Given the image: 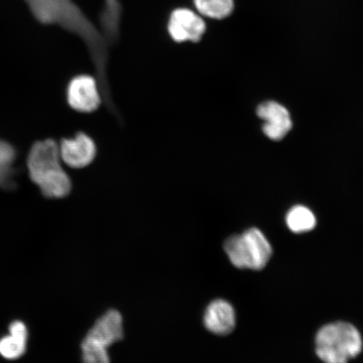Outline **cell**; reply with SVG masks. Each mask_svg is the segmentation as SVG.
<instances>
[{"label": "cell", "mask_w": 363, "mask_h": 363, "mask_svg": "<svg viewBox=\"0 0 363 363\" xmlns=\"http://www.w3.org/2000/svg\"><path fill=\"white\" fill-rule=\"evenodd\" d=\"M61 162L56 140H40L30 149L27 157L30 178L45 198L62 199L71 192L72 181Z\"/></svg>", "instance_id": "cell-1"}, {"label": "cell", "mask_w": 363, "mask_h": 363, "mask_svg": "<svg viewBox=\"0 0 363 363\" xmlns=\"http://www.w3.org/2000/svg\"><path fill=\"white\" fill-rule=\"evenodd\" d=\"M318 357L325 363H347L362 352L359 331L346 322L326 325L317 333Z\"/></svg>", "instance_id": "cell-2"}, {"label": "cell", "mask_w": 363, "mask_h": 363, "mask_svg": "<svg viewBox=\"0 0 363 363\" xmlns=\"http://www.w3.org/2000/svg\"><path fill=\"white\" fill-rule=\"evenodd\" d=\"M225 251L233 264L238 269H262L272 256V247L262 231L249 229L225 240Z\"/></svg>", "instance_id": "cell-3"}, {"label": "cell", "mask_w": 363, "mask_h": 363, "mask_svg": "<svg viewBox=\"0 0 363 363\" xmlns=\"http://www.w3.org/2000/svg\"><path fill=\"white\" fill-rule=\"evenodd\" d=\"M66 94L68 106L77 112L93 113L103 104L98 81L91 75L74 77L67 84Z\"/></svg>", "instance_id": "cell-4"}, {"label": "cell", "mask_w": 363, "mask_h": 363, "mask_svg": "<svg viewBox=\"0 0 363 363\" xmlns=\"http://www.w3.org/2000/svg\"><path fill=\"white\" fill-rule=\"evenodd\" d=\"M61 160L72 169L88 167L97 155V146L94 139L84 133H77L74 138L62 139L59 143Z\"/></svg>", "instance_id": "cell-5"}, {"label": "cell", "mask_w": 363, "mask_h": 363, "mask_svg": "<svg viewBox=\"0 0 363 363\" xmlns=\"http://www.w3.org/2000/svg\"><path fill=\"white\" fill-rule=\"evenodd\" d=\"M206 29L202 18L189 9H178L170 16L169 31L175 42H199Z\"/></svg>", "instance_id": "cell-6"}, {"label": "cell", "mask_w": 363, "mask_h": 363, "mask_svg": "<svg viewBox=\"0 0 363 363\" xmlns=\"http://www.w3.org/2000/svg\"><path fill=\"white\" fill-rule=\"evenodd\" d=\"M257 113L264 121L263 133L272 140H281L292 128V120L287 108L275 101H267L257 107Z\"/></svg>", "instance_id": "cell-7"}, {"label": "cell", "mask_w": 363, "mask_h": 363, "mask_svg": "<svg viewBox=\"0 0 363 363\" xmlns=\"http://www.w3.org/2000/svg\"><path fill=\"white\" fill-rule=\"evenodd\" d=\"M203 324L211 333L228 335L235 326V313L233 306L223 299H216L208 305L203 315Z\"/></svg>", "instance_id": "cell-8"}, {"label": "cell", "mask_w": 363, "mask_h": 363, "mask_svg": "<svg viewBox=\"0 0 363 363\" xmlns=\"http://www.w3.org/2000/svg\"><path fill=\"white\" fill-rule=\"evenodd\" d=\"M86 337L106 347L119 342L124 337L123 320L119 311H108L99 318Z\"/></svg>", "instance_id": "cell-9"}, {"label": "cell", "mask_w": 363, "mask_h": 363, "mask_svg": "<svg viewBox=\"0 0 363 363\" xmlns=\"http://www.w3.org/2000/svg\"><path fill=\"white\" fill-rule=\"evenodd\" d=\"M10 335L0 340V355L7 359H16L24 354L27 342V328L21 321L10 325Z\"/></svg>", "instance_id": "cell-10"}, {"label": "cell", "mask_w": 363, "mask_h": 363, "mask_svg": "<svg viewBox=\"0 0 363 363\" xmlns=\"http://www.w3.org/2000/svg\"><path fill=\"white\" fill-rule=\"evenodd\" d=\"M286 222L294 233H307L315 228L316 219L313 212L303 206H294L288 213Z\"/></svg>", "instance_id": "cell-11"}, {"label": "cell", "mask_w": 363, "mask_h": 363, "mask_svg": "<svg viewBox=\"0 0 363 363\" xmlns=\"http://www.w3.org/2000/svg\"><path fill=\"white\" fill-rule=\"evenodd\" d=\"M16 157L15 148L11 144L0 140V188L13 187L12 165Z\"/></svg>", "instance_id": "cell-12"}, {"label": "cell", "mask_w": 363, "mask_h": 363, "mask_svg": "<svg viewBox=\"0 0 363 363\" xmlns=\"http://www.w3.org/2000/svg\"><path fill=\"white\" fill-rule=\"evenodd\" d=\"M194 4L201 15L211 19H224L234 9V0H194Z\"/></svg>", "instance_id": "cell-13"}, {"label": "cell", "mask_w": 363, "mask_h": 363, "mask_svg": "<svg viewBox=\"0 0 363 363\" xmlns=\"http://www.w3.org/2000/svg\"><path fill=\"white\" fill-rule=\"evenodd\" d=\"M84 363H111L107 347L87 337L82 343Z\"/></svg>", "instance_id": "cell-14"}]
</instances>
